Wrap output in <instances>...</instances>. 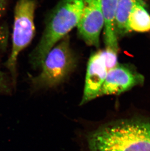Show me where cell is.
Listing matches in <instances>:
<instances>
[{
  "label": "cell",
  "instance_id": "14",
  "mask_svg": "<svg viewBox=\"0 0 150 151\" xmlns=\"http://www.w3.org/2000/svg\"><path fill=\"white\" fill-rule=\"evenodd\" d=\"M6 6V0H0V17L4 13Z\"/></svg>",
  "mask_w": 150,
  "mask_h": 151
},
{
  "label": "cell",
  "instance_id": "3",
  "mask_svg": "<svg viewBox=\"0 0 150 151\" xmlns=\"http://www.w3.org/2000/svg\"><path fill=\"white\" fill-rule=\"evenodd\" d=\"M77 59L68 35L47 53L40 67L41 71L31 78L36 90L52 88L63 83L76 66Z\"/></svg>",
  "mask_w": 150,
  "mask_h": 151
},
{
  "label": "cell",
  "instance_id": "1",
  "mask_svg": "<svg viewBox=\"0 0 150 151\" xmlns=\"http://www.w3.org/2000/svg\"><path fill=\"white\" fill-rule=\"evenodd\" d=\"M88 151H150V122L128 119L103 125L87 137Z\"/></svg>",
  "mask_w": 150,
  "mask_h": 151
},
{
  "label": "cell",
  "instance_id": "8",
  "mask_svg": "<svg viewBox=\"0 0 150 151\" xmlns=\"http://www.w3.org/2000/svg\"><path fill=\"white\" fill-rule=\"evenodd\" d=\"M104 20V40L105 49L119 52L118 39L114 27L115 14L119 0H100Z\"/></svg>",
  "mask_w": 150,
  "mask_h": 151
},
{
  "label": "cell",
  "instance_id": "7",
  "mask_svg": "<svg viewBox=\"0 0 150 151\" xmlns=\"http://www.w3.org/2000/svg\"><path fill=\"white\" fill-rule=\"evenodd\" d=\"M107 72L102 50L94 53L91 55L87 66L84 94L81 105H84L99 97V92Z\"/></svg>",
  "mask_w": 150,
  "mask_h": 151
},
{
  "label": "cell",
  "instance_id": "6",
  "mask_svg": "<svg viewBox=\"0 0 150 151\" xmlns=\"http://www.w3.org/2000/svg\"><path fill=\"white\" fill-rule=\"evenodd\" d=\"M145 77L126 64H120L107 72L106 78L99 92V97L119 95L138 86L143 85Z\"/></svg>",
  "mask_w": 150,
  "mask_h": 151
},
{
  "label": "cell",
  "instance_id": "2",
  "mask_svg": "<svg viewBox=\"0 0 150 151\" xmlns=\"http://www.w3.org/2000/svg\"><path fill=\"white\" fill-rule=\"evenodd\" d=\"M84 0H61L50 14L45 29L30 55L33 68H40L49 50L76 27Z\"/></svg>",
  "mask_w": 150,
  "mask_h": 151
},
{
  "label": "cell",
  "instance_id": "12",
  "mask_svg": "<svg viewBox=\"0 0 150 151\" xmlns=\"http://www.w3.org/2000/svg\"><path fill=\"white\" fill-rule=\"evenodd\" d=\"M9 30L5 24L0 26V51H4L7 47L9 40Z\"/></svg>",
  "mask_w": 150,
  "mask_h": 151
},
{
  "label": "cell",
  "instance_id": "4",
  "mask_svg": "<svg viewBox=\"0 0 150 151\" xmlns=\"http://www.w3.org/2000/svg\"><path fill=\"white\" fill-rule=\"evenodd\" d=\"M35 0H18L14 10L12 33V46L6 66L14 80L18 56L30 44L35 33L34 16Z\"/></svg>",
  "mask_w": 150,
  "mask_h": 151
},
{
  "label": "cell",
  "instance_id": "9",
  "mask_svg": "<svg viewBox=\"0 0 150 151\" xmlns=\"http://www.w3.org/2000/svg\"><path fill=\"white\" fill-rule=\"evenodd\" d=\"M145 3L144 0H119L114 21L115 34L118 40L130 32L128 21L134 7L137 4Z\"/></svg>",
  "mask_w": 150,
  "mask_h": 151
},
{
  "label": "cell",
  "instance_id": "11",
  "mask_svg": "<svg viewBox=\"0 0 150 151\" xmlns=\"http://www.w3.org/2000/svg\"><path fill=\"white\" fill-rule=\"evenodd\" d=\"M102 50L108 71L114 68L119 64L118 62V52L107 49Z\"/></svg>",
  "mask_w": 150,
  "mask_h": 151
},
{
  "label": "cell",
  "instance_id": "5",
  "mask_svg": "<svg viewBox=\"0 0 150 151\" xmlns=\"http://www.w3.org/2000/svg\"><path fill=\"white\" fill-rule=\"evenodd\" d=\"M104 20L100 0H84L76 26L79 37L87 45L99 47Z\"/></svg>",
  "mask_w": 150,
  "mask_h": 151
},
{
  "label": "cell",
  "instance_id": "10",
  "mask_svg": "<svg viewBox=\"0 0 150 151\" xmlns=\"http://www.w3.org/2000/svg\"><path fill=\"white\" fill-rule=\"evenodd\" d=\"M146 3L136 5L133 9L128 21L129 32H146L150 31V14Z\"/></svg>",
  "mask_w": 150,
  "mask_h": 151
},
{
  "label": "cell",
  "instance_id": "13",
  "mask_svg": "<svg viewBox=\"0 0 150 151\" xmlns=\"http://www.w3.org/2000/svg\"><path fill=\"white\" fill-rule=\"evenodd\" d=\"M10 86L6 74L0 68V93H8Z\"/></svg>",
  "mask_w": 150,
  "mask_h": 151
}]
</instances>
